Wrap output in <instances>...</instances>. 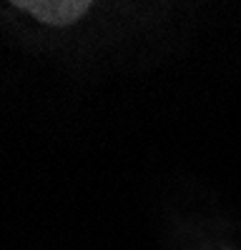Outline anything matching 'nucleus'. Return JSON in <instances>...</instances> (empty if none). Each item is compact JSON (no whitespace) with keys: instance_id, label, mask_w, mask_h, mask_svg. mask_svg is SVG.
I'll list each match as a JSON object with an SVG mask.
<instances>
[{"instance_id":"f257e3e1","label":"nucleus","mask_w":241,"mask_h":250,"mask_svg":"<svg viewBox=\"0 0 241 250\" xmlns=\"http://www.w3.org/2000/svg\"><path fill=\"white\" fill-rule=\"evenodd\" d=\"M18 8L28 10L30 15H35L40 23H48V25H71L75 23L78 18H83L91 8L88 0H20L15 3Z\"/></svg>"}]
</instances>
